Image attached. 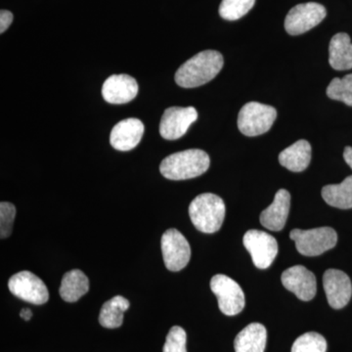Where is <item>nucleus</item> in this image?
I'll list each match as a JSON object with an SVG mask.
<instances>
[{"instance_id": "1", "label": "nucleus", "mask_w": 352, "mask_h": 352, "mask_svg": "<svg viewBox=\"0 0 352 352\" xmlns=\"http://www.w3.org/2000/svg\"><path fill=\"white\" fill-rule=\"evenodd\" d=\"M223 64L219 51H203L180 66L175 74V82L184 88L201 87L219 75Z\"/></svg>"}, {"instance_id": "2", "label": "nucleus", "mask_w": 352, "mask_h": 352, "mask_svg": "<svg viewBox=\"0 0 352 352\" xmlns=\"http://www.w3.org/2000/svg\"><path fill=\"white\" fill-rule=\"evenodd\" d=\"M210 164L207 153L200 149H189L164 157L160 170L168 179L187 180L204 175Z\"/></svg>"}, {"instance_id": "3", "label": "nucleus", "mask_w": 352, "mask_h": 352, "mask_svg": "<svg viewBox=\"0 0 352 352\" xmlns=\"http://www.w3.org/2000/svg\"><path fill=\"white\" fill-rule=\"evenodd\" d=\"M192 223L201 232H217L226 217V204L220 197L212 193L197 196L189 206Z\"/></svg>"}, {"instance_id": "4", "label": "nucleus", "mask_w": 352, "mask_h": 352, "mask_svg": "<svg viewBox=\"0 0 352 352\" xmlns=\"http://www.w3.org/2000/svg\"><path fill=\"white\" fill-rule=\"evenodd\" d=\"M289 238L296 243V248L300 254L305 256H317L333 249L338 242L337 232L331 227L302 230L294 229L289 233Z\"/></svg>"}, {"instance_id": "5", "label": "nucleus", "mask_w": 352, "mask_h": 352, "mask_svg": "<svg viewBox=\"0 0 352 352\" xmlns=\"http://www.w3.org/2000/svg\"><path fill=\"white\" fill-rule=\"evenodd\" d=\"M276 118V109L258 102H250L240 110L238 129L250 138L261 135L270 131Z\"/></svg>"}, {"instance_id": "6", "label": "nucleus", "mask_w": 352, "mask_h": 352, "mask_svg": "<svg viewBox=\"0 0 352 352\" xmlns=\"http://www.w3.org/2000/svg\"><path fill=\"white\" fill-rule=\"evenodd\" d=\"M210 289L219 300L220 311L227 316L239 314L245 307V294L237 282L223 274L210 280Z\"/></svg>"}, {"instance_id": "7", "label": "nucleus", "mask_w": 352, "mask_h": 352, "mask_svg": "<svg viewBox=\"0 0 352 352\" xmlns=\"http://www.w3.org/2000/svg\"><path fill=\"white\" fill-rule=\"evenodd\" d=\"M327 15L325 7L316 2L298 4L289 10L285 29L291 36H300L320 24Z\"/></svg>"}, {"instance_id": "8", "label": "nucleus", "mask_w": 352, "mask_h": 352, "mask_svg": "<svg viewBox=\"0 0 352 352\" xmlns=\"http://www.w3.org/2000/svg\"><path fill=\"white\" fill-rule=\"evenodd\" d=\"M8 288L14 296L32 305H44L50 298L43 280L30 271H21L13 275L9 279Z\"/></svg>"}, {"instance_id": "9", "label": "nucleus", "mask_w": 352, "mask_h": 352, "mask_svg": "<svg viewBox=\"0 0 352 352\" xmlns=\"http://www.w3.org/2000/svg\"><path fill=\"white\" fill-rule=\"evenodd\" d=\"M243 243L252 256V263L259 270H266L273 263L278 254V243L270 234L259 230H249Z\"/></svg>"}, {"instance_id": "10", "label": "nucleus", "mask_w": 352, "mask_h": 352, "mask_svg": "<svg viewBox=\"0 0 352 352\" xmlns=\"http://www.w3.org/2000/svg\"><path fill=\"white\" fill-rule=\"evenodd\" d=\"M161 244L164 263L168 270L177 272L186 267L191 258V248L179 231L175 228L166 230L162 237Z\"/></svg>"}, {"instance_id": "11", "label": "nucleus", "mask_w": 352, "mask_h": 352, "mask_svg": "<svg viewBox=\"0 0 352 352\" xmlns=\"http://www.w3.org/2000/svg\"><path fill=\"white\" fill-rule=\"evenodd\" d=\"M198 119L194 107H170L166 109L160 124V133L166 140L182 138L192 124Z\"/></svg>"}, {"instance_id": "12", "label": "nucleus", "mask_w": 352, "mask_h": 352, "mask_svg": "<svg viewBox=\"0 0 352 352\" xmlns=\"http://www.w3.org/2000/svg\"><path fill=\"white\" fill-rule=\"evenodd\" d=\"M281 280L285 288L295 294L303 302L314 300L316 295V278L305 266H292L284 271Z\"/></svg>"}, {"instance_id": "13", "label": "nucleus", "mask_w": 352, "mask_h": 352, "mask_svg": "<svg viewBox=\"0 0 352 352\" xmlns=\"http://www.w3.org/2000/svg\"><path fill=\"white\" fill-rule=\"evenodd\" d=\"M324 291L329 305L335 309L346 307L352 296L351 279L344 271L329 270L324 273Z\"/></svg>"}, {"instance_id": "14", "label": "nucleus", "mask_w": 352, "mask_h": 352, "mask_svg": "<svg viewBox=\"0 0 352 352\" xmlns=\"http://www.w3.org/2000/svg\"><path fill=\"white\" fill-rule=\"evenodd\" d=\"M138 83L129 75L109 76L102 87V95L110 104H126L133 100L138 94Z\"/></svg>"}, {"instance_id": "15", "label": "nucleus", "mask_w": 352, "mask_h": 352, "mask_svg": "<svg viewBox=\"0 0 352 352\" xmlns=\"http://www.w3.org/2000/svg\"><path fill=\"white\" fill-rule=\"evenodd\" d=\"M145 127L140 120L129 118L118 122L111 131V145L119 151H131L140 143Z\"/></svg>"}, {"instance_id": "16", "label": "nucleus", "mask_w": 352, "mask_h": 352, "mask_svg": "<svg viewBox=\"0 0 352 352\" xmlns=\"http://www.w3.org/2000/svg\"><path fill=\"white\" fill-rule=\"evenodd\" d=\"M291 207V194L286 189H280L272 204L261 214V226L271 231H281L286 226Z\"/></svg>"}, {"instance_id": "17", "label": "nucleus", "mask_w": 352, "mask_h": 352, "mask_svg": "<svg viewBox=\"0 0 352 352\" xmlns=\"http://www.w3.org/2000/svg\"><path fill=\"white\" fill-rule=\"evenodd\" d=\"M311 161V145L302 139L286 148L279 155V163L287 170L300 173L307 170Z\"/></svg>"}, {"instance_id": "18", "label": "nucleus", "mask_w": 352, "mask_h": 352, "mask_svg": "<svg viewBox=\"0 0 352 352\" xmlns=\"http://www.w3.org/2000/svg\"><path fill=\"white\" fill-rule=\"evenodd\" d=\"M267 340V332L263 324L252 323L243 329L235 340V352H264Z\"/></svg>"}, {"instance_id": "19", "label": "nucleus", "mask_w": 352, "mask_h": 352, "mask_svg": "<svg viewBox=\"0 0 352 352\" xmlns=\"http://www.w3.org/2000/svg\"><path fill=\"white\" fill-rule=\"evenodd\" d=\"M329 63L333 69H352V43L346 32L335 34L329 45Z\"/></svg>"}, {"instance_id": "20", "label": "nucleus", "mask_w": 352, "mask_h": 352, "mask_svg": "<svg viewBox=\"0 0 352 352\" xmlns=\"http://www.w3.org/2000/svg\"><path fill=\"white\" fill-rule=\"evenodd\" d=\"M89 289V280L82 271L74 270L64 275L59 293L65 302H75Z\"/></svg>"}, {"instance_id": "21", "label": "nucleus", "mask_w": 352, "mask_h": 352, "mask_svg": "<svg viewBox=\"0 0 352 352\" xmlns=\"http://www.w3.org/2000/svg\"><path fill=\"white\" fill-rule=\"evenodd\" d=\"M322 197L331 207L340 210L352 208V175L347 176L340 184L323 187Z\"/></svg>"}, {"instance_id": "22", "label": "nucleus", "mask_w": 352, "mask_h": 352, "mask_svg": "<svg viewBox=\"0 0 352 352\" xmlns=\"http://www.w3.org/2000/svg\"><path fill=\"white\" fill-rule=\"evenodd\" d=\"M129 302L122 296H116L104 303L99 314V323L108 329L119 328L124 322V314L129 308Z\"/></svg>"}, {"instance_id": "23", "label": "nucleus", "mask_w": 352, "mask_h": 352, "mask_svg": "<svg viewBox=\"0 0 352 352\" xmlns=\"http://www.w3.org/2000/svg\"><path fill=\"white\" fill-rule=\"evenodd\" d=\"M254 3L256 0H222L219 15L227 21L239 20L251 10Z\"/></svg>"}, {"instance_id": "24", "label": "nucleus", "mask_w": 352, "mask_h": 352, "mask_svg": "<svg viewBox=\"0 0 352 352\" xmlns=\"http://www.w3.org/2000/svg\"><path fill=\"white\" fill-rule=\"evenodd\" d=\"M327 95L329 98L352 107V74L342 78H333L327 88Z\"/></svg>"}, {"instance_id": "25", "label": "nucleus", "mask_w": 352, "mask_h": 352, "mask_svg": "<svg viewBox=\"0 0 352 352\" xmlns=\"http://www.w3.org/2000/svg\"><path fill=\"white\" fill-rule=\"evenodd\" d=\"M327 342L320 333L309 332L303 333L294 342L292 352H326Z\"/></svg>"}, {"instance_id": "26", "label": "nucleus", "mask_w": 352, "mask_h": 352, "mask_svg": "<svg viewBox=\"0 0 352 352\" xmlns=\"http://www.w3.org/2000/svg\"><path fill=\"white\" fill-rule=\"evenodd\" d=\"M186 338L184 329L179 326L171 328L166 336L163 352H187Z\"/></svg>"}, {"instance_id": "27", "label": "nucleus", "mask_w": 352, "mask_h": 352, "mask_svg": "<svg viewBox=\"0 0 352 352\" xmlns=\"http://www.w3.org/2000/svg\"><path fill=\"white\" fill-rule=\"evenodd\" d=\"M16 208L13 204L2 201L0 204V237L6 239L12 233L14 219H15Z\"/></svg>"}, {"instance_id": "28", "label": "nucleus", "mask_w": 352, "mask_h": 352, "mask_svg": "<svg viewBox=\"0 0 352 352\" xmlns=\"http://www.w3.org/2000/svg\"><path fill=\"white\" fill-rule=\"evenodd\" d=\"M13 22V14L8 10L0 11V34L7 31Z\"/></svg>"}, {"instance_id": "29", "label": "nucleus", "mask_w": 352, "mask_h": 352, "mask_svg": "<svg viewBox=\"0 0 352 352\" xmlns=\"http://www.w3.org/2000/svg\"><path fill=\"white\" fill-rule=\"evenodd\" d=\"M344 159L352 170V147H346L344 151Z\"/></svg>"}, {"instance_id": "30", "label": "nucleus", "mask_w": 352, "mask_h": 352, "mask_svg": "<svg viewBox=\"0 0 352 352\" xmlns=\"http://www.w3.org/2000/svg\"><path fill=\"white\" fill-rule=\"evenodd\" d=\"M20 316L22 317L24 320L29 321L32 316V310L29 309V308H24V309H22V311H21Z\"/></svg>"}]
</instances>
